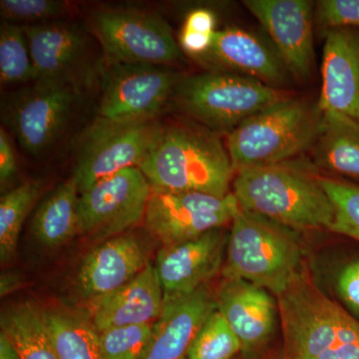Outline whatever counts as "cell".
I'll use <instances>...</instances> for the list:
<instances>
[{
  "instance_id": "d4e9b609",
  "label": "cell",
  "mask_w": 359,
  "mask_h": 359,
  "mask_svg": "<svg viewBox=\"0 0 359 359\" xmlns=\"http://www.w3.org/2000/svg\"><path fill=\"white\" fill-rule=\"evenodd\" d=\"M0 325L22 359H59L45 325L43 311L33 302H20L4 309Z\"/></svg>"
},
{
  "instance_id": "9c48e42d",
  "label": "cell",
  "mask_w": 359,
  "mask_h": 359,
  "mask_svg": "<svg viewBox=\"0 0 359 359\" xmlns=\"http://www.w3.org/2000/svg\"><path fill=\"white\" fill-rule=\"evenodd\" d=\"M184 77L169 66L103 65L99 118L116 122L154 120Z\"/></svg>"
},
{
  "instance_id": "4316f807",
  "label": "cell",
  "mask_w": 359,
  "mask_h": 359,
  "mask_svg": "<svg viewBox=\"0 0 359 359\" xmlns=\"http://www.w3.org/2000/svg\"><path fill=\"white\" fill-rule=\"evenodd\" d=\"M0 80L2 85L25 84L37 80L22 26L4 20L0 26Z\"/></svg>"
},
{
  "instance_id": "5bb4252c",
  "label": "cell",
  "mask_w": 359,
  "mask_h": 359,
  "mask_svg": "<svg viewBox=\"0 0 359 359\" xmlns=\"http://www.w3.org/2000/svg\"><path fill=\"white\" fill-rule=\"evenodd\" d=\"M290 74L306 79L313 69V4L308 0H245Z\"/></svg>"
},
{
  "instance_id": "83f0119b",
  "label": "cell",
  "mask_w": 359,
  "mask_h": 359,
  "mask_svg": "<svg viewBox=\"0 0 359 359\" xmlns=\"http://www.w3.org/2000/svg\"><path fill=\"white\" fill-rule=\"evenodd\" d=\"M240 353V340L216 309L201 327L187 359H233Z\"/></svg>"
},
{
  "instance_id": "9a60e30c",
  "label": "cell",
  "mask_w": 359,
  "mask_h": 359,
  "mask_svg": "<svg viewBox=\"0 0 359 359\" xmlns=\"http://www.w3.org/2000/svg\"><path fill=\"white\" fill-rule=\"evenodd\" d=\"M228 238L224 228H219L188 242L163 248L154 266L164 299L205 287L223 269Z\"/></svg>"
},
{
  "instance_id": "f546056e",
  "label": "cell",
  "mask_w": 359,
  "mask_h": 359,
  "mask_svg": "<svg viewBox=\"0 0 359 359\" xmlns=\"http://www.w3.org/2000/svg\"><path fill=\"white\" fill-rule=\"evenodd\" d=\"M153 325H130L98 332L104 358L143 359L152 339Z\"/></svg>"
},
{
  "instance_id": "d590c367",
  "label": "cell",
  "mask_w": 359,
  "mask_h": 359,
  "mask_svg": "<svg viewBox=\"0 0 359 359\" xmlns=\"http://www.w3.org/2000/svg\"><path fill=\"white\" fill-rule=\"evenodd\" d=\"M21 280L20 276L13 273V271H6L2 273L0 278V294L1 297L13 294L16 290L20 289Z\"/></svg>"
},
{
  "instance_id": "7402d4cb",
  "label": "cell",
  "mask_w": 359,
  "mask_h": 359,
  "mask_svg": "<svg viewBox=\"0 0 359 359\" xmlns=\"http://www.w3.org/2000/svg\"><path fill=\"white\" fill-rule=\"evenodd\" d=\"M318 166L359 186V123L339 113L321 111L320 134L314 143Z\"/></svg>"
},
{
  "instance_id": "836d02e7",
  "label": "cell",
  "mask_w": 359,
  "mask_h": 359,
  "mask_svg": "<svg viewBox=\"0 0 359 359\" xmlns=\"http://www.w3.org/2000/svg\"><path fill=\"white\" fill-rule=\"evenodd\" d=\"M337 289L347 308L359 316V259L341 269L337 276Z\"/></svg>"
},
{
  "instance_id": "6da1fadb",
  "label": "cell",
  "mask_w": 359,
  "mask_h": 359,
  "mask_svg": "<svg viewBox=\"0 0 359 359\" xmlns=\"http://www.w3.org/2000/svg\"><path fill=\"white\" fill-rule=\"evenodd\" d=\"M154 190L230 195L233 170L219 134L189 123L158 124L138 167Z\"/></svg>"
},
{
  "instance_id": "4dcf8cb0",
  "label": "cell",
  "mask_w": 359,
  "mask_h": 359,
  "mask_svg": "<svg viewBox=\"0 0 359 359\" xmlns=\"http://www.w3.org/2000/svg\"><path fill=\"white\" fill-rule=\"evenodd\" d=\"M69 13L67 2L57 0H1L4 21L22 26L39 25L60 20Z\"/></svg>"
},
{
  "instance_id": "cb8c5ba5",
  "label": "cell",
  "mask_w": 359,
  "mask_h": 359,
  "mask_svg": "<svg viewBox=\"0 0 359 359\" xmlns=\"http://www.w3.org/2000/svg\"><path fill=\"white\" fill-rule=\"evenodd\" d=\"M42 311L59 359H105L98 332L88 318L60 309Z\"/></svg>"
},
{
  "instance_id": "e0dca14e",
  "label": "cell",
  "mask_w": 359,
  "mask_h": 359,
  "mask_svg": "<svg viewBox=\"0 0 359 359\" xmlns=\"http://www.w3.org/2000/svg\"><path fill=\"white\" fill-rule=\"evenodd\" d=\"M320 111L339 113L359 123V32L327 30L321 66Z\"/></svg>"
},
{
  "instance_id": "7c38bea8",
  "label": "cell",
  "mask_w": 359,
  "mask_h": 359,
  "mask_svg": "<svg viewBox=\"0 0 359 359\" xmlns=\"http://www.w3.org/2000/svg\"><path fill=\"white\" fill-rule=\"evenodd\" d=\"M240 205L233 193L224 198L197 192L152 189L144 224L164 245L181 244L233 221Z\"/></svg>"
},
{
  "instance_id": "8fae6325",
  "label": "cell",
  "mask_w": 359,
  "mask_h": 359,
  "mask_svg": "<svg viewBox=\"0 0 359 359\" xmlns=\"http://www.w3.org/2000/svg\"><path fill=\"white\" fill-rule=\"evenodd\" d=\"M22 28L36 81L84 90L100 78L103 60L96 59L91 37L77 23L57 20Z\"/></svg>"
},
{
  "instance_id": "5b68a950",
  "label": "cell",
  "mask_w": 359,
  "mask_h": 359,
  "mask_svg": "<svg viewBox=\"0 0 359 359\" xmlns=\"http://www.w3.org/2000/svg\"><path fill=\"white\" fill-rule=\"evenodd\" d=\"M320 124L318 105L290 97L261 111L228 135L226 149L235 174L289 163L313 147Z\"/></svg>"
},
{
  "instance_id": "44dd1931",
  "label": "cell",
  "mask_w": 359,
  "mask_h": 359,
  "mask_svg": "<svg viewBox=\"0 0 359 359\" xmlns=\"http://www.w3.org/2000/svg\"><path fill=\"white\" fill-rule=\"evenodd\" d=\"M200 59L273 87L283 84L289 72L276 51L256 35L237 27L218 30L211 49Z\"/></svg>"
},
{
  "instance_id": "603a6c76",
  "label": "cell",
  "mask_w": 359,
  "mask_h": 359,
  "mask_svg": "<svg viewBox=\"0 0 359 359\" xmlns=\"http://www.w3.org/2000/svg\"><path fill=\"white\" fill-rule=\"evenodd\" d=\"M79 191L71 177L59 184L40 203L32 219L33 237L47 249H55L79 233Z\"/></svg>"
},
{
  "instance_id": "1f68e13d",
  "label": "cell",
  "mask_w": 359,
  "mask_h": 359,
  "mask_svg": "<svg viewBox=\"0 0 359 359\" xmlns=\"http://www.w3.org/2000/svg\"><path fill=\"white\" fill-rule=\"evenodd\" d=\"M216 25V15L210 9L197 8L189 13L180 33L182 51L199 59L205 56L214 43L218 32Z\"/></svg>"
},
{
  "instance_id": "f1b7e54d",
  "label": "cell",
  "mask_w": 359,
  "mask_h": 359,
  "mask_svg": "<svg viewBox=\"0 0 359 359\" xmlns=\"http://www.w3.org/2000/svg\"><path fill=\"white\" fill-rule=\"evenodd\" d=\"M318 179L334 208L330 231L359 242V186L330 177Z\"/></svg>"
},
{
  "instance_id": "d6986e66",
  "label": "cell",
  "mask_w": 359,
  "mask_h": 359,
  "mask_svg": "<svg viewBox=\"0 0 359 359\" xmlns=\"http://www.w3.org/2000/svg\"><path fill=\"white\" fill-rule=\"evenodd\" d=\"M216 309V299L205 287L164 299L143 359H187L201 327Z\"/></svg>"
},
{
  "instance_id": "7a4b0ae2",
  "label": "cell",
  "mask_w": 359,
  "mask_h": 359,
  "mask_svg": "<svg viewBox=\"0 0 359 359\" xmlns=\"http://www.w3.org/2000/svg\"><path fill=\"white\" fill-rule=\"evenodd\" d=\"M283 359H359V321L299 271L276 297Z\"/></svg>"
},
{
  "instance_id": "8992f818",
  "label": "cell",
  "mask_w": 359,
  "mask_h": 359,
  "mask_svg": "<svg viewBox=\"0 0 359 359\" xmlns=\"http://www.w3.org/2000/svg\"><path fill=\"white\" fill-rule=\"evenodd\" d=\"M287 97L254 78L210 71L184 77L171 102L201 126L229 135L245 120Z\"/></svg>"
},
{
  "instance_id": "ffe728a7",
  "label": "cell",
  "mask_w": 359,
  "mask_h": 359,
  "mask_svg": "<svg viewBox=\"0 0 359 359\" xmlns=\"http://www.w3.org/2000/svg\"><path fill=\"white\" fill-rule=\"evenodd\" d=\"M164 306V292L154 264L126 285L90 302V321L97 332L130 325H153Z\"/></svg>"
},
{
  "instance_id": "d6a6232c",
  "label": "cell",
  "mask_w": 359,
  "mask_h": 359,
  "mask_svg": "<svg viewBox=\"0 0 359 359\" xmlns=\"http://www.w3.org/2000/svg\"><path fill=\"white\" fill-rule=\"evenodd\" d=\"M316 20L327 30L359 28V0H321L316 4Z\"/></svg>"
},
{
  "instance_id": "4fadbf2b",
  "label": "cell",
  "mask_w": 359,
  "mask_h": 359,
  "mask_svg": "<svg viewBox=\"0 0 359 359\" xmlns=\"http://www.w3.org/2000/svg\"><path fill=\"white\" fill-rule=\"evenodd\" d=\"M159 123L98 118L85 135L72 178L80 194L106 177L140 166Z\"/></svg>"
},
{
  "instance_id": "2e32d148",
  "label": "cell",
  "mask_w": 359,
  "mask_h": 359,
  "mask_svg": "<svg viewBox=\"0 0 359 359\" xmlns=\"http://www.w3.org/2000/svg\"><path fill=\"white\" fill-rule=\"evenodd\" d=\"M216 302L240 340L242 353H259L273 339L278 309L269 290L244 280H224Z\"/></svg>"
},
{
  "instance_id": "30bf717a",
  "label": "cell",
  "mask_w": 359,
  "mask_h": 359,
  "mask_svg": "<svg viewBox=\"0 0 359 359\" xmlns=\"http://www.w3.org/2000/svg\"><path fill=\"white\" fill-rule=\"evenodd\" d=\"M152 187L138 167L128 168L80 194L79 233L93 242L118 237L144 221Z\"/></svg>"
},
{
  "instance_id": "277c9868",
  "label": "cell",
  "mask_w": 359,
  "mask_h": 359,
  "mask_svg": "<svg viewBox=\"0 0 359 359\" xmlns=\"http://www.w3.org/2000/svg\"><path fill=\"white\" fill-rule=\"evenodd\" d=\"M224 280H244L278 297L301 271L297 231L238 208L231 223Z\"/></svg>"
},
{
  "instance_id": "52a82bcc",
  "label": "cell",
  "mask_w": 359,
  "mask_h": 359,
  "mask_svg": "<svg viewBox=\"0 0 359 359\" xmlns=\"http://www.w3.org/2000/svg\"><path fill=\"white\" fill-rule=\"evenodd\" d=\"M100 45L103 65L174 66L183 62L171 26L160 15L126 8H104L90 20Z\"/></svg>"
},
{
  "instance_id": "3957f363",
  "label": "cell",
  "mask_w": 359,
  "mask_h": 359,
  "mask_svg": "<svg viewBox=\"0 0 359 359\" xmlns=\"http://www.w3.org/2000/svg\"><path fill=\"white\" fill-rule=\"evenodd\" d=\"M231 193L241 209L292 231H330L334 224V205L318 175L289 163L236 174Z\"/></svg>"
},
{
  "instance_id": "e575fe53",
  "label": "cell",
  "mask_w": 359,
  "mask_h": 359,
  "mask_svg": "<svg viewBox=\"0 0 359 359\" xmlns=\"http://www.w3.org/2000/svg\"><path fill=\"white\" fill-rule=\"evenodd\" d=\"M18 175V161L8 135L4 128L0 129V185L1 189L16 179Z\"/></svg>"
},
{
  "instance_id": "ba28073f",
  "label": "cell",
  "mask_w": 359,
  "mask_h": 359,
  "mask_svg": "<svg viewBox=\"0 0 359 359\" xmlns=\"http://www.w3.org/2000/svg\"><path fill=\"white\" fill-rule=\"evenodd\" d=\"M82 92L68 85L34 82L2 102V120L27 154L44 157L67 130Z\"/></svg>"
},
{
  "instance_id": "ac0fdd59",
  "label": "cell",
  "mask_w": 359,
  "mask_h": 359,
  "mask_svg": "<svg viewBox=\"0 0 359 359\" xmlns=\"http://www.w3.org/2000/svg\"><path fill=\"white\" fill-rule=\"evenodd\" d=\"M150 263L139 238L121 235L94 248L84 257L77 273L80 294L90 302L120 289Z\"/></svg>"
},
{
  "instance_id": "8d00e7d4",
  "label": "cell",
  "mask_w": 359,
  "mask_h": 359,
  "mask_svg": "<svg viewBox=\"0 0 359 359\" xmlns=\"http://www.w3.org/2000/svg\"><path fill=\"white\" fill-rule=\"evenodd\" d=\"M0 359H22L18 346L4 332H0Z\"/></svg>"
},
{
  "instance_id": "484cf974",
  "label": "cell",
  "mask_w": 359,
  "mask_h": 359,
  "mask_svg": "<svg viewBox=\"0 0 359 359\" xmlns=\"http://www.w3.org/2000/svg\"><path fill=\"white\" fill-rule=\"evenodd\" d=\"M42 184L25 182L2 195L0 199V259L2 264L13 259L26 217L39 199Z\"/></svg>"
}]
</instances>
